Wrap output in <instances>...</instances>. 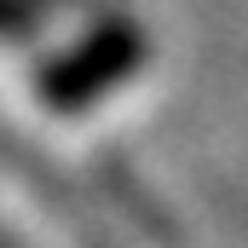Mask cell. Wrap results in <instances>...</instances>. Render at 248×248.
<instances>
[{"label":"cell","mask_w":248,"mask_h":248,"mask_svg":"<svg viewBox=\"0 0 248 248\" xmlns=\"http://www.w3.org/2000/svg\"><path fill=\"white\" fill-rule=\"evenodd\" d=\"M144 63V29L133 17H116L104 29H93L75 52H63L41 69V104L75 116V110H93L110 87H122L127 75Z\"/></svg>","instance_id":"cell-1"}]
</instances>
